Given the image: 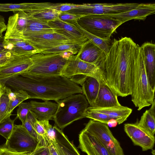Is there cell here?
Masks as SVG:
<instances>
[{"label": "cell", "mask_w": 155, "mask_h": 155, "mask_svg": "<svg viewBox=\"0 0 155 155\" xmlns=\"http://www.w3.org/2000/svg\"><path fill=\"white\" fill-rule=\"evenodd\" d=\"M139 46L127 37L114 39L111 45L103 71L108 86L117 97L132 94L133 70Z\"/></svg>", "instance_id": "6da1fadb"}, {"label": "cell", "mask_w": 155, "mask_h": 155, "mask_svg": "<svg viewBox=\"0 0 155 155\" xmlns=\"http://www.w3.org/2000/svg\"><path fill=\"white\" fill-rule=\"evenodd\" d=\"M13 92L22 90L30 99L57 102L71 95L82 93L81 87L62 75L39 77L21 74L2 82Z\"/></svg>", "instance_id": "7a4b0ae2"}, {"label": "cell", "mask_w": 155, "mask_h": 155, "mask_svg": "<svg viewBox=\"0 0 155 155\" xmlns=\"http://www.w3.org/2000/svg\"><path fill=\"white\" fill-rule=\"evenodd\" d=\"M147 72L144 54L140 46L135 57L132 72L131 101L137 110L151 105L154 99Z\"/></svg>", "instance_id": "3957f363"}, {"label": "cell", "mask_w": 155, "mask_h": 155, "mask_svg": "<svg viewBox=\"0 0 155 155\" xmlns=\"http://www.w3.org/2000/svg\"><path fill=\"white\" fill-rule=\"evenodd\" d=\"M57 103L58 107L53 120L61 130L74 121L84 118V114L89 104L81 93L71 95Z\"/></svg>", "instance_id": "277c9868"}, {"label": "cell", "mask_w": 155, "mask_h": 155, "mask_svg": "<svg viewBox=\"0 0 155 155\" xmlns=\"http://www.w3.org/2000/svg\"><path fill=\"white\" fill-rule=\"evenodd\" d=\"M72 55V53L68 52L35 54L30 56L33 62L32 65L21 74L39 77L61 75L68 59Z\"/></svg>", "instance_id": "5b68a950"}, {"label": "cell", "mask_w": 155, "mask_h": 155, "mask_svg": "<svg viewBox=\"0 0 155 155\" xmlns=\"http://www.w3.org/2000/svg\"><path fill=\"white\" fill-rule=\"evenodd\" d=\"M77 22L82 28L100 38L110 39L112 34L123 23L119 20L105 15H84Z\"/></svg>", "instance_id": "8992f818"}, {"label": "cell", "mask_w": 155, "mask_h": 155, "mask_svg": "<svg viewBox=\"0 0 155 155\" xmlns=\"http://www.w3.org/2000/svg\"><path fill=\"white\" fill-rule=\"evenodd\" d=\"M61 75L69 79L78 76H90L97 80L100 84L107 85L105 74L100 68L94 64L82 61L76 55H72L69 58Z\"/></svg>", "instance_id": "52a82bcc"}, {"label": "cell", "mask_w": 155, "mask_h": 155, "mask_svg": "<svg viewBox=\"0 0 155 155\" xmlns=\"http://www.w3.org/2000/svg\"><path fill=\"white\" fill-rule=\"evenodd\" d=\"M84 129L97 138L111 155H124L119 142L106 124L91 119Z\"/></svg>", "instance_id": "ba28073f"}, {"label": "cell", "mask_w": 155, "mask_h": 155, "mask_svg": "<svg viewBox=\"0 0 155 155\" xmlns=\"http://www.w3.org/2000/svg\"><path fill=\"white\" fill-rule=\"evenodd\" d=\"M38 141L22 125H14L10 137L4 147L15 152H32L38 146Z\"/></svg>", "instance_id": "9c48e42d"}, {"label": "cell", "mask_w": 155, "mask_h": 155, "mask_svg": "<svg viewBox=\"0 0 155 155\" xmlns=\"http://www.w3.org/2000/svg\"><path fill=\"white\" fill-rule=\"evenodd\" d=\"M139 4L137 3L83 4L81 7L66 12L82 15H111L130 10Z\"/></svg>", "instance_id": "30bf717a"}, {"label": "cell", "mask_w": 155, "mask_h": 155, "mask_svg": "<svg viewBox=\"0 0 155 155\" xmlns=\"http://www.w3.org/2000/svg\"><path fill=\"white\" fill-rule=\"evenodd\" d=\"M76 55L82 61L95 65L104 71L107 55L90 41L88 40L81 46Z\"/></svg>", "instance_id": "8fae6325"}, {"label": "cell", "mask_w": 155, "mask_h": 155, "mask_svg": "<svg viewBox=\"0 0 155 155\" xmlns=\"http://www.w3.org/2000/svg\"><path fill=\"white\" fill-rule=\"evenodd\" d=\"M124 130L134 144L141 147L143 151L152 149L154 146L155 137L135 124H124Z\"/></svg>", "instance_id": "7c38bea8"}, {"label": "cell", "mask_w": 155, "mask_h": 155, "mask_svg": "<svg viewBox=\"0 0 155 155\" xmlns=\"http://www.w3.org/2000/svg\"><path fill=\"white\" fill-rule=\"evenodd\" d=\"M33 64L30 56H15L9 63L0 68V81L3 82L11 78L20 75Z\"/></svg>", "instance_id": "4fadbf2b"}, {"label": "cell", "mask_w": 155, "mask_h": 155, "mask_svg": "<svg viewBox=\"0 0 155 155\" xmlns=\"http://www.w3.org/2000/svg\"><path fill=\"white\" fill-rule=\"evenodd\" d=\"M78 147L87 155H111L94 136L84 129L79 135Z\"/></svg>", "instance_id": "5bb4252c"}, {"label": "cell", "mask_w": 155, "mask_h": 155, "mask_svg": "<svg viewBox=\"0 0 155 155\" xmlns=\"http://www.w3.org/2000/svg\"><path fill=\"white\" fill-rule=\"evenodd\" d=\"M48 25L54 31L66 37L81 46L88 39L74 25L63 21L58 18L49 21Z\"/></svg>", "instance_id": "9a60e30c"}, {"label": "cell", "mask_w": 155, "mask_h": 155, "mask_svg": "<svg viewBox=\"0 0 155 155\" xmlns=\"http://www.w3.org/2000/svg\"><path fill=\"white\" fill-rule=\"evenodd\" d=\"M155 4L141 3L130 10L114 14L105 15L116 18L123 24L132 19L144 20L147 17L155 13Z\"/></svg>", "instance_id": "2e32d148"}, {"label": "cell", "mask_w": 155, "mask_h": 155, "mask_svg": "<svg viewBox=\"0 0 155 155\" xmlns=\"http://www.w3.org/2000/svg\"><path fill=\"white\" fill-rule=\"evenodd\" d=\"M28 23V15L20 11L10 16L8 19L5 38H15L25 29Z\"/></svg>", "instance_id": "e0dca14e"}, {"label": "cell", "mask_w": 155, "mask_h": 155, "mask_svg": "<svg viewBox=\"0 0 155 155\" xmlns=\"http://www.w3.org/2000/svg\"><path fill=\"white\" fill-rule=\"evenodd\" d=\"M140 47L144 54L146 70L150 86L155 90V44L145 42Z\"/></svg>", "instance_id": "ac0fdd59"}, {"label": "cell", "mask_w": 155, "mask_h": 155, "mask_svg": "<svg viewBox=\"0 0 155 155\" xmlns=\"http://www.w3.org/2000/svg\"><path fill=\"white\" fill-rule=\"evenodd\" d=\"M56 138L52 143L58 155H81L77 148L55 125Z\"/></svg>", "instance_id": "d6986e66"}, {"label": "cell", "mask_w": 155, "mask_h": 155, "mask_svg": "<svg viewBox=\"0 0 155 155\" xmlns=\"http://www.w3.org/2000/svg\"><path fill=\"white\" fill-rule=\"evenodd\" d=\"M32 105L31 110L36 116L37 120L39 121L49 120L53 119L58 107V104L49 101L43 102L31 101Z\"/></svg>", "instance_id": "ffe728a7"}, {"label": "cell", "mask_w": 155, "mask_h": 155, "mask_svg": "<svg viewBox=\"0 0 155 155\" xmlns=\"http://www.w3.org/2000/svg\"><path fill=\"white\" fill-rule=\"evenodd\" d=\"M8 43V49L14 56H29L38 53V50L28 41L22 39L5 38Z\"/></svg>", "instance_id": "44dd1931"}, {"label": "cell", "mask_w": 155, "mask_h": 155, "mask_svg": "<svg viewBox=\"0 0 155 155\" xmlns=\"http://www.w3.org/2000/svg\"><path fill=\"white\" fill-rule=\"evenodd\" d=\"M87 109L104 114L111 119L116 120L119 124L126 121L132 111L131 108L121 105L106 108L94 107L90 106Z\"/></svg>", "instance_id": "7402d4cb"}, {"label": "cell", "mask_w": 155, "mask_h": 155, "mask_svg": "<svg viewBox=\"0 0 155 155\" xmlns=\"http://www.w3.org/2000/svg\"><path fill=\"white\" fill-rule=\"evenodd\" d=\"M51 5V3H38L35 9L27 13L28 17L42 22L48 23L49 21L58 18L60 12L49 8Z\"/></svg>", "instance_id": "603a6c76"}, {"label": "cell", "mask_w": 155, "mask_h": 155, "mask_svg": "<svg viewBox=\"0 0 155 155\" xmlns=\"http://www.w3.org/2000/svg\"><path fill=\"white\" fill-rule=\"evenodd\" d=\"M117 97L107 85L100 84L98 95L93 107L106 108L120 105Z\"/></svg>", "instance_id": "cb8c5ba5"}, {"label": "cell", "mask_w": 155, "mask_h": 155, "mask_svg": "<svg viewBox=\"0 0 155 155\" xmlns=\"http://www.w3.org/2000/svg\"><path fill=\"white\" fill-rule=\"evenodd\" d=\"M17 38L23 39L30 44L53 41L74 42L65 36L55 32L28 34Z\"/></svg>", "instance_id": "d4e9b609"}, {"label": "cell", "mask_w": 155, "mask_h": 155, "mask_svg": "<svg viewBox=\"0 0 155 155\" xmlns=\"http://www.w3.org/2000/svg\"><path fill=\"white\" fill-rule=\"evenodd\" d=\"M81 85L82 93L85 96L90 106L92 107L98 94L100 84L95 78L87 76Z\"/></svg>", "instance_id": "484cf974"}, {"label": "cell", "mask_w": 155, "mask_h": 155, "mask_svg": "<svg viewBox=\"0 0 155 155\" xmlns=\"http://www.w3.org/2000/svg\"><path fill=\"white\" fill-rule=\"evenodd\" d=\"M151 107L146 110L141 116L137 125L150 134L154 136L155 133V100Z\"/></svg>", "instance_id": "4316f807"}, {"label": "cell", "mask_w": 155, "mask_h": 155, "mask_svg": "<svg viewBox=\"0 0 155 155\" xmlns=\"http://www.w3.org/2000/svg\"><path fill=\"white\" fill-rule=\"evenodd\" d=\"M53 32H54V29L48 23L30 18L28 16L26 27L19 35L14 38H18L21 36L30 34Z\"/></svg>", "instance_id": "83f0119b"}, {"label": "cell", "mask_w": 155, "mask_h": 155, "mask_svg": "<svg viewBox=\"0 0 155 155\" xmlns=\"http://www.w3.org/2000/svg\"><path fill=\"white\" fill-rule=\"evenodd\" d=\"M73 24L79 29L88 40L100 48L107 55L111 45L110 39H102L89 33L80 27L77 22Z\"/></svg>", "instance_id": "f1b7e54d"}, {"label": "cell", "mask_w": 155, "mask_h": 155, "mask_svg": "<svg viewBox=\"0 0 155 155\" xmlns=\"http://www.w3.org/2000/svg\"><path fill=\"white\" fill-rule=\"evenodd\" d=\"M2 83L0 97V123L7 117L10 101L9 92L11 89Z\"/></svg>", "instance_id": "f546056e"}, {"label": "cell", "mask_w": 155, "mask_h": 155, "mask_svg": "<svg viewBox=\"0 0 155 155\" xmlns=\"http://www.w3.org/2000/svg\"><path fill=\"white\" fill-rule=\"evenodd\" d=\"M80 47V46L74 43H67L40 51L38 53L48 54L68 52L74 55L77 53L78 51V48Z\"/></svg>", "instance_id": "4dcf8cb0"}, {"label": "cell", "mask_w": 155, "mask_h": 155, "mask_svg": "<svg viewBox=\"0 0 155 155\" xmlns=\"http://www.w3.org/2000/svg\"><path fill=\"white\" fill-rule=\"evenodd\" d=\"M35 3H0V12L24 11L29 13L34 9Z\"/></svg>", "instance_id": "1f68e13d"}, {"label": "cell", "mask_w": 155, "mask_h": 155, "mask_svg": "<svg viewBox=\"0 0 155 155\" xmlns=\"http://www.w3.org/2000/svg\"><path fill=\"white\" fill-rule=\"evenodd\" d=\"M14 92L15 94V97L13 99L10 100L7 117L12 115L11 113L13 110L19 104L24 101L30 99L28 95L24 91L19 90Z\"/></svg>", "instance_id": "d6a6232c"}, {"label": "cell", "mask_w": 155, "mask_h": 155, "mask_svg": "<svg viewBox=\"0 0 155 155\" xmlns=\"http://www.w3.org/2000/svg\"><path fill=\"white\" fill-rule=\"evenodd\" d=\"M8 116L0 123V135L7 140L12 133L14 122L17 118L12 120Z\"/></svg>", "instance_id": "836d02e7"}, {"label": "cell", "mask_w": 155, "mask_h": 155, "mask_svg": "<svg viewBox=\"0 0 155 155\" xmlns=\"http://www.w3.org/2000/svg\"><path fill=\"white\" fill-rule=\"evenodd\" d=\"M84 118H90L94 121H98L107 125L110 118L106 115L98 112L86 109L84 114Z\"/></svg>", "instance_id": "e575fe53"}, {"label": "cell", "mask_w": 155, "mask_h": 155, "mask_svg": "<svg viewBox=\"0 0 155 155\" xmlns=\"http://www.w3.org/2000/svg\"><path fill=\"white\" fill-rule=\"evenodd\" d=\"M17 110V118H18L23 124L25 122L27 115L32 108V105L30 101L28 102H22L18 106Z\"/></svg>", "instance_id": "d590c367"}, {"label": "cell", "mask_w": 155, "mask_h": 155, "mask_svg": "<svg viewBox=\"0 0 155 155\" xmlns=\"http://www.w3.org/2000/svg\"><path fill=\"white\" fill-rule=\"evenodd\" d=\"M82 6V4L77 5L68 3H53L50 8L61 12H67L74 9L80 8Z\"/></svg>", "instance_id": "8d00e7d4"}, {"label": "cell", "mask_w": 155, "mask_h": 155, "mask_svg": "<svg viewBox=\"0 0 155 155\" xmlns=\"http://www.w3.org/2000/svg\"><path fill=\"white\" fill-rule=\"evenodd\" d=\"M83 16L64 12H60L58 18L63 21L73 24L76 22L78 19Z\"/></svg>", "instance_id": "74e56055"}, {"label": "cell", "mask_w": 155, "mask_h": 155, "mask_svg": "<svg viewBox=\"0 0 155 155\" xmlns=\"http://www.w3.org/2000/svg\"><path fill=\"white\" fill-rule=\"evenodd\" d=\"M41 121L46 130L47 137L50 143H52L55 141L56 138V131L54 126L50 124L49 120Z\"/></svg>", "instance_id": "f35d334b"}, {"label": "cell", "mask_w": 155, "mask_h": 155, "mask_svg": "<svg viewBox=\"0 0 155 155\" xmlns=\"http://www.w3.org/2000/svg\"><path fill=\"white\" fill-rule=\"evenodd\" d=\"M15 57L8 50L0 52V68L4 66Z\"/></svg>", "instance_id": "ab89813d"}, {"label": "cell", "mask_w": 155, "mask_h": 155, "mask_svg": "<svg viewBox=\"0 0 155 155\" xmlns=\"http://www.w3.org/2000/svg\"><path fill=\"white\" fill-rule=\"evenodd\" d=\"M21 125L33 137L38 141V142L39 140V136L34 126L30 122L26 119L24 123Z\"/></svg>", "instance_id": "60d3db41"}, {"label": "cell", "mask_w": 155, "mask_h": 155, "mask_svg": "<svg viewBox=\"0 0 155 155\" xmlns=\"http://www.w3.org/2000/svg\"><path fill=\"white\" fill-rule=\"evenodd\" d=\"M32 153H18L10 150L3 146L0 147V155H31Z\"/></svg>", "instance_id": "b9f144b4"}, {"label": "cell", "mask_w": 155, "mask_h": 155, "mask_svg": "<svg viewBox=\"0 0 155 155\" xmlns=\"http://www.w3.org/2000/svg\"><path fill=\"white\" fill-rule=\"evenodd\" d=\"M31 155H51L48 146L38 147Z\"/></svg>", "instance_id": "7bdbcfd3"}, {"label": "cell", "mask_w": 155, "mask_h": 155, "mask_svg": "<svg viewBox=\"0 0 155 155\" xmlns=\"http://www.w3.org/2000/svg\"><path fill=\"white\" fill-rule=\"evenodd\" d=\"M8 50V43L4 36L0 37V52Z\"/></svg>", "instance_id": "ee69618b"}, {"label": "cell", "mask_w": 155, "mask_h": 155, "mask_svg": "<svg viewBox=\"0 0 155 155\" xmlns=\"http://www.w3.org/2000/svg\"><path fill=\"white\" fill-rule=\"evenodd\" d=\"M7 29V25L4 22H0V37L3 36L2 33Z\"/></svg>", "instance_id": "f6af8a7d"}, {"label": "cell", "mask_w": 155, "mask_h": 155, "mask_svg": "<svg viewBox=\"0 0 155 155\" xmlns=\"http://www.w3.org/2000/svg\"><path fill=\"white\" fill-rule=\"evenodd\" d=\"M51 155H58V154L53 144L50 143L48 146Z\"/></svg>", "instance_id": "bcb514c9"}, {"label": "cell", "mask_w": 155, "mask_h": 155, "mask_svg": "<svg viewBox=\"0 0 155 155\" xmlns=\"http://www.w3.org/2000/svg\"><path fill=\"white\" fill-rule=\"evenodd\" d=\"M117 121L114 119H111L109 120L107 124L108 127H116L117 124Z\"/></svg>", "instance_id": "7dc6e473"}, {"label": "cell", "mask_w": 155, "mask_h": 155, "mask_svg": "<svg viewBox=\"0 0 155 155\" xmlns=\"http://www.w3.org/2000/svg\"><path fill=\"white\" fill-rule=\"evenodd\" d=\"M1 86H2V83L0 81V97L1 94Z\"/></svg>", "instance_id": "c3c4849f"}, {"label": "cell", "mask_w": 155, "mask_h": 155, "mask_svg": "<svg viewBox=\"0 0 155 155\" xmlns=\"http://www.w3.org/2000/svg\"><path fill=\"white\" fill-rule=\"evenodd\" d=\"M152 153L153 154V155H155V150H154L153 151V150L152 151Z\"/></svg>", "instance_id": "681fc988"}, {"label": "cell", "mask_w": 155, "mask_h": 155, "mask_svg": "<svg viewBox=\"0 0 155 155\" xmlns=\"http://www.w3.org/2000/svg\"></svg>", "instance_id": "f907efd6"}]
</instances>
